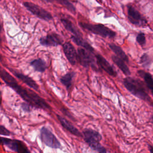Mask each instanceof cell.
Returning a JSON list of instances; mask_svg holds the SVG:
<instances>
[{
    "instance_id": "obj_1",
    "label": "cell",
    "mask_w": 153,
    "mask_h": 153,
    "mask_svg": "<svg viewBox=\"0 0 153 153\" xmlns=\"http://www.w3.org/2000/svg\"><path fill=\"white\" fill-rule=\"evenodd\" d=\"M0 78L13 89L26 103L36 108L48 110L51 109L50 106L44 99L39 96L36 93L32 90L26 89L19 85L17 81L4 69L0 66Z\"/></svg>"
},
{
    "instance_id": "obj_2",
    "label": "cell",
    "mask_w": 153,
    "mask_h": 153,
    "mask_svg": "<svg viewBox=\"0 0 153 153\" xmlns=\"http://www.w3.org/2000/svg\"><path fill=\"white\" fill-rule=\"evenodd\" d=\"M123 84L126 88L133 95L148 102L152 106V99L148 93L145 84L141 80L127 76L123 79Z\"/></svg>"
},
{
    "instance_id": "obj_3",
    "label": "cell",
    "mask_w": 153,
    "mask_h": 153,
    "mask_svg": "<svg viewBox=\"0 0 153 153\" xmlns=\"http://www.w3.org/2000/svg\"><path fill=\"white\" fill-rule=\"evenodd\" d=\"M82 137L85 142L94 151L98 152H106V149L100 143L102 137L97 131L87 128L83 131Z\"/></svg>"
},
{
    "instance_id": "obj_4",
    "label": "cell",
    "mask_w": 153,
    "mask_h": 153,
    "mask_svg": "<svg viewBox=\"0 0 153 153\" xmlns=\"http://www.w3.org/2000/svg\"><path fill=\"white\" fill-rule=\"evenodd\" d=\"M79 25L82 28L103 38H113L116 36L115 32L102 24H90L79 22Z\"/></svg>"
},
{
    "instance_id": "obj_5",
    "label": "cell",
    "mask_w": 153,
    "mask_h": 153,
    "mask_svg": "<svg viewBox=\"0 0 153 153\" xmlns=\"http://www.w3.org/2000/svg\"><path fill=\"white\" fill-rule=\"evenodd\" d=\"M93 53L90 52L85 48H79L77 51L78 62L84 68L91 66L94 70H97L95 64V59L93 56Z\"/></svg>"
},
{
    "instance_id": "obj_6",
    "label": "cell",
    "mask_w": 153,
    "mask_h": 153,
    "mask_svg": "<svg viewBox=\"0 0 153 153\" xmlns=\"http://www.w3.org/2000/svg\"><path fill=\"white\" fill-rule=\"evenodd\" d=\"M40 138L47 146L53 149H60L62 145L55 135L46 127H42L40 130Z\"/></svg>"
},
{
    "instance_id": "obj_7",
    "label": "cell",
    "mask_w": 153,
    "mask_h": 153,
    "mask_svg": "<svg viewBox=\"0 0 153 153\" xmlns=\"http://www.w3.org/2000/svg\"><path fill=\"white\" fill-rule=\"evenodd\" d=\"M23 5L32 14L41 20L49 21L53 19L51 14L48 11L36 4L30 2H25Z\"/></svg>"
},
{
    "instance_id": "obj_8",
    "label": "cell",
    "mask_w": 153,
    "mask_h": 153,
    "mask_svg": "<svg viewBox=\"0 0 153 153\" xmlns=\"http://www.w3.org/2000/svg\"><path fill=\"white\" fill-rule=\"evenodd\" d=\"M0 143L7 146L11 150L19 153H29V150L27 149L25 143L17 139H11L5 137H0Z\"/></svg>"
},
{
    "instance_id": "obj_9",
    "label": "cell",
    "mask_w": 153,
    "mask_h": 153,
    "mask_svg": "<svg viewBox=\"0 0 153 153\" xmlns=\"http://www.w3.org/2000/svg\"><path fill=\"white\" fill-rule=\"evenodd\" d=\"M127 15L129 22L137 26H145L147 25L146 20L133 7H127Z\"/></svg>"
},
{
    "instance_id": "obj_10",
    "label": "cell",
    "mask_w": 153,
    "mask_h": 153,
    "mask_svg": "<svg viewBox=\"0 0 153 153\" xmlns=\"http://www.w3.org/2000/svg\"><path fill=\"white\" fill-rule=\"evenodd\" d=\"M39 41L41 45L45 47H57L62 45L63 42L62 38L55 33H51L41 37Z\"/></svg>"
},
{
    "instance_id": "obj_11",
    "label": "cell",
    "mask_w": 153,
    "mask_h": 153,
    "mask_svg": "<svg viewBox=\"0 0 153 153\" xmlns=\"http://www.w3.org/2000/svg\"><path fill=\"white\" fill-rule=\"evenodd\" d=\"M63 50L64 54L72 65H75L78 62L77 53L73 46V45L69 42H66L63 44Z\"/></svg>"
},
{
    "instance_id": "obj_12",
    "label": "cell",
    "mask_w": 153,
    "mask_h": 153,
    "mask_svg": "<svg viewBox=\"0 0 153 153\" xmlns=\"http://www.w3.org/2000/svg\"><path fill=\"white\" fill-rule=\"evenodd\" d=\"M95 57L97 65L102 69L105 71L108 74H109L110 76H112V77L117 76V72L106 59H105L100 54H96Z\"/></svg>"
},
{
    "instance_id": "obj_13",
    "label": "cell",
    "mask_w": 153,
    "mask_h": 153,
    "mask_svg": "<svg viewBox=\"0 0 153 153\" xmlns=\"http://www.w3.org/2000/svg\"><path fill=\"white\" fill-rule=\"evenodd\" d=\"M13 74L20 80H21L22 82H23L25 84H26L27 85H28L29 87L31 88L36 90V91H39V87L38 84L30 77H29L27 75H26L22 73H20L19 72H17L15 70L10 69Z\"/></svg>"
},
{
    "instance_id": "obj_14",
    "label": "cell",
    "mask_w": 153,
    "mask_h": 153,
    "mask_svg": "<svg viewBox=\"0 0 153 153\" xmlns=\"http://www.w3.org/2000/svg\"><path fill=\"white\" fill-rule=\"evenodd\" d=\"M57 118L59 122L60 123L61 125L63 128H65L66 130H67L69 132H70L71 134L79 137H82V134L81 133V132L78 130L77 128H76L71 122H69L68 120L63 117L62 116H60L59 115H57Z\"/></svg>"
},
{
    "instance_id": "obj_15",
    "label": "cell",
    "mask_w": 153,
    "mask_h": 153,
    "mask_svg": "<svg viewBox=\"0 0 153 153\" xmlns=\"http://www.w3.org/2000/svg\"><path fill=\"white\" fill-rule=\"evenodd\" d=\"M112 60L114 62V63L118 67V68L127 76H129L131 74L130 71L127 65L126 64V62L121 59V58L118 57L116 55H112Z\"/></svg>"
},
{
    "instance_id": "obj_16",
    "label": "cell",
    "mask_w": 153,
    "mask_h": 153,
    "mask_svg": "<svg viewBox=\"0 0 153 153\" xmlns=\"http://www.w3.org/2000/svg\"><path fill=\"white\" fill-rule=\"evenodd\" d=\"M71 39L77 45L83 48H85V50L94 53V49L93 48V47L88 42H87L86 41H85L82 38V36L81 37V36H76L75 35H72Z\"/></svg>"
},
{
    "instance_id": "obj_17",
    "label": "cell",
    "mask_w": 153,
    "mask_h": 153,
    "mask_svg": "<svg viewBox=\"0 0 153 153\" xmlns=\"http://www.w3.org/2000/svg\"><path fill=\"white\" fill-rule=\"evenodd\" d=\"M61 22L63 25L64 27H65V29L69 32H70L71 33H73L74 35L76 36H81V37L82 36V34L81 32L69 20L66 19H62Z\"/></svg>"
},
{
    "instance_id": "obj_18",
    "label": "cell",
    "mask_w": 153,
    "mask_h": 153,
    "mask_svg": "<svg viewBox=\"0 0 153 153\" xmlns=\"http://www.w3.org/2000/svg\"><path fill=\"white\" fill-rule=\"evenodd\" d=\"M30 65L32 66L35 71L39 72H44L47 68L46 62L42 59H36L30 62Z\"/></svg>"
},
{
    "instance_id": "obj_19",
    "label": "cell",
    "mask_w": 153,
    "mask_h": 153,
    "mask_svg": "<svg viewBox=\"0 0 153 153\" xmlns=\"http://www.w3.org/2000/svg\"><path fill=\"white\" fill-rule=\"evenodd\" d=\"M138 74L142 78H143L145 81V83L147 87V88L152 93L153 90V79L152 76L151 74L149 72H146L143 70H139L137 71Z\"/></svg>"
},
{
    "instance_id": "obj_20",
    "label": "cell",
    "mask_w": 153,
    "mask_h": 153,
    "mask_svg": "<svg viewBox=\"0 0 153 153\" xmlns=\"http://www.w3.org/2000/svg\"><path fill=\"white\" fill-rule=\"evenodd\" d=\"M109 47L111 48V50L116 54L117 56L123 59L125 62H127V63L128 62L129 60L127 56L120 47L112 43L109 44Z\"/></svg>"
},
{
    "instance_id": "obj_21",
    "label": "cell",
    "mask_w": 153,
    "mask_h": 153,
    "mask_svg": "<svg viewBox=\"0 0 153 153\" xmlns=\"http://www.w3.org/2000/svg\"><path fill=\"white\" fill-rule=\"evenodd\" d=\"M75 74H76L74 72H69L63 75L60 78L61 83L65 86L67 90H69L71 88L72 84V81Z\"/></svg>"
},
{
    "instance_id": "obj_22",
    "label": "cell",
    "mask_w": 153,
    "mask_h": 153,
    "mask_svg": "<svg viewBox=\"0 0 153 153\" xmlns=\"http://www.w3.org/2000/svg\"><path fill=\"white\" fill-rule=\"evenodd\" d=\"M139 63L142 65L143 67L148 68H149V66H151L152 63V60L148 54L144 53L140 57Z\"/></svg>"
},
{
    "instance_id": "obj_23",
    "label": "cell",
    "mask_w": 153,
    "mask_h": 153,
    "mask_svg": "<svg viewBox=\"0 0 153 153\" xmlns=\"http://www.w3.org/2000/svg\"><path fill=\"white\" fill-rule=\"evenodd\" d=\"M57 2L63 5L66 8H67L71 12L75 13L76 9L74 5L69 0H57Z\"/></svg>"
},
{
    "instance_id": "obj_24",
    "label": "cell",
    "mask_w": 153,
    "mask_h": 153,
    "mask_svg": "<svg viewBox=\"0 0 153 153\" xmlns=\"http://www.w3.org/2000/svg\"><path fill=\"white\" fill-rule=\"evenodd\" d=\"M137 42L141 46H143L146 43V37L145 35L143 32H140L137 34L136 36Z\"/></svg>"
},
{
    "instance_id": "obj_25",
    "label": "cell",
    "mask_w": 153,
    "mask_h": 153,
    "mask_svg": "<svg viewBox=\"0 0 153 153\" xmlns=\"http://www.w3.org/2000/svg\"><path fill=\"white\" fill-rule=\"evenodd\" d=\"M0 134L4 136H10L11 132L4 126L0 125Z\"/></svg>"
},
{
    "instance_id": "obj_26",
    "label": "cell",
    "mask_w": 153,
    "mask_h": 153,
    "mask_svg": "<svg viewBox=\"0 0 153 153\" xmlns=\"http://www.w3.org/2000/svg\"><path fill=\"white\" fill-rule=\"evenodd\" d=\"M30 105L27 103H22V107L23 108V109L24 111H29V109H30Z\"/></svg>"
},
{
    "instance_id": "obj_27",
    "label": "cell",
    "mask_w": 153,
    "mask_h": 153,
    "mask_svg": "<svg viewBox=\"0 0 153 153\" xmlns=\"http://www.w3.org/2000/svg\"><path fill=\"white\" fill-rule=\"evenodd\" d=\"M43 1H44L45 2H50V3H52V2H54V1H57V0H43Z\"/></svg>"
},
{
    "instance_id": "obj_28",
    "label": "cell",
    "mask_w": 153,
    "mask_h": 153,
    "mask_svg": "<svg viewBox=\"0 0 153 153\" xmlns=\"http://www.w3.org/2000/svg\"><path fill=\"white\" fill-rule=\"evenodd\" d=\"M149 146V151H150V152H152V148L151 146Z\"/></svg>"
},
{
    "instance_id": "obj_29",
    "label": "cell",
    "mask_w": 153,
    "mask_h": 153,
    "mask_svg": "<svg viewBox=\"0 0 153 153\" xmlns=\"http://www.w3.org/2000/svg\"><path fill=\"white\" fill-rule=\"evenodd\" d=\"M1 30H2V26H1V25L0 23V32L1 31Z\"/></svg>"
},
{
    "instance_id": "obj_30",
    "label": "cell",
    "mask_w": 153,
    "mask_h": 153,
    "mask_svg": "<svg viewBox=\"0 0 153 153\" xmlns=\"http://www.w3.org/2000/svg\"><path fill=\"white\" fill-rule=\"evenodd\" d=\"M2 60V56H1V55L0 54V61H1Z\"/></svg>"
},
{
    "instance_id": "obj_31",
    "label": "cell",
    "mask_w": 153,
    "mask_h": 153,
    "mask_svg": "<svg viewBox=\"0 0 153 153\" xmlns=\"http://www.w3.org/2000/svg\"><path fill=\"white\" fill-rule=\"evenodd\" d=\"M0 41H1V39H0Z\"/></svg>"
},
{
    "instance_id": "obj_32",
    "label": "cell",
    "mask_w": 153,
    "mask_h": 153,
    "mask_svg": "<svg viewBox=\"0 0 153 153\" xmlns=\"http://www.w3.org/2000/svg\"><path fill=\"white\" fill-rule=\"evenodd\" d=\"M0 1H1V0H0Z\"/></svg>"
}]
</instances>
